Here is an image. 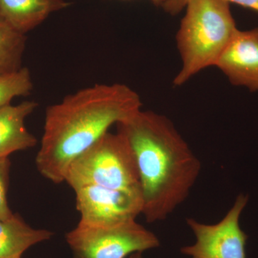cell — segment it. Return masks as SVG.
Here are the masks:
<instances>
[{"label":"cell","instance_id":"obj_2","mask_svg":"<svg viewBox=\"0 0 258 258\" xmlns=\"http://www.w3.org/2000/svg\"><path fill=\"white\" fill-rule=\"evenodd\" d=\"M138 93L120 83L96 84L64 97L47 108L37 170L55 184L69 166L113 124L142 109Z\"/></svg>","mask_w":258,"mask_h":258},{"label":"cell","instance_id":"obj_6","mask_svg":"<svg viewBox=\"0 0 258 258\" xmlns=\"http://www.w3.org/2000/svg\"><path fill=\"white\" fill-rule=\"evenodd\" d=\"M247 202L248 196L239 195L221 221L213 225L186 219L196 242L181 247V253L191 258H246L247 235L241 230L239 221Z\"/></svg>","mask_w":258,"mask_h":258},{"label":"cell","instance_id":"obj_12","mask_svg":"<svg viewBox=\"0 0 258 258\" xmlns=\"http://www.w3.org/2000/svg\"><path fill=\"white\" fill-rule=\"evenodd\" d=\"M26 39L25 34L0 20V75L21 69Z\"/></svg>","mask_w":258,"mask_h":258},{"label":"cell","instance_id":"obj_7","mask_svg":"<svg viewBox=\"0 0 258 258\" xmlns=\"http://www.w3.org/2000/svg\"><path fill=\"white\" fill-rule=\"evenodd\" d=\"M80 225L104 226L136 220L143 208L141 191L86 186L74 190Z\"/></svg>","mask_w":258,"mask_h":258},{"label":"cell","instance_id":"obj_10","mask_svg":"<svg viewBox=\"0 0 258 258\" xmlns=\"http://www.w3.org/2000/svg\"><path fill=\"white\" fill-rule=\"evenodd\" d=\"M70 5L66 0H0V20L25 35Z\"/></svg>","mask_w":258,"mask_h":258},{"label":"cell","instance_id":"obj_14","mask_svg":"<svg viewBox=\"0 0 258 258\" xmlns=\"http://www.w3.org/2000/svg\"><path fill=\"white\" fill-rule=\"evenodd\" d=\"M10 169V159L8 158L0 159V220H9L14 215L9 208L7 198Z\"/></svg>","mask_w":258,"mask_h":258},{"label":"cell","instance_id":"obj_16","mask_svg":"<svg viewBox=\"0 0 258 258\" xmlns=\"http://www.w3.org/2000/svg\"><path fill=\"white\" fill-rule=\"evenodd\" d=\"M224 1L227 2L229 4L234 3V4L240 5L244 8L258 12V0H224Z\"/></svg>","mask_w":258,"mask_h":258},{"label":"cell","instance_id":"obj_11","mask_svg":"<svg viewBox=\"0 0 258 258\" xmlns=\"http://www.w3.org/2000/svg\"><path fill=\"white\" fill-rule=\"evenodd\" d=\"M52 235L50 231L32 228L14 214L9 220H0V258H21L27 249Z\"/></svg>","mask_w":258,"mask_h":258},{"label":"cell","instance_id":"obj_17","mask_svg":"<svg viewBox=\"0 0 258 258\" xmlns=\"http://www.w3.org/2000/svg\"><path fill=\"white\" fill-rule=\"evenodd\" d=\"M129 258H143L142 252H135V253L132 254Z\"/></svg>","mask_w":258,"mask_h":258},{"label":"cell","instance_id":"obj_18","mask_svg":"<svg viewBox=\"0 0 258 258\" xmlns=\"http://www.w3.org/2000/svg\"><path fill=\"white\" fill-rule=\"evenodd\" d=\"M152 1H154V3H159V2H160L161 0H152Z\"/></svg>","mask_w":258,"mask_h":258},{"label":"cell","instance_id":"obj_4","mask_svg":"<svg viewBox=\"0 0 258 258\" xmlns=\"http://www.w3.org/2000/svg\"><path fill=\"white\" fill-rule=\"evenodd\" d=\"M64 181L76 190L86 186L141 191L135 158L125 139L106 133L69 166Z\"/></svg>","mask_w":258,"mask_h":258},{"label":"cell","instance_id":"obj_9","mask_svg":"<svg viewBox=\"0 0 258 258\" xmlns=\"http://www.w3.org/2000/svg\"><path fill=\"white\" fill-rule=\"evenodd\" d=\"M37 106V102L27 101L0 107V159L36 145L37 139L27 130L25 120Z\"/></svg>","mask_w":258,"mask_h":258},{"label":"cell","instance_id":"obj_13","mask_svg":"<svg viewBox=\"0 0 258 258\" xmlns=\"http://www.w3.org/2000/svg\"><path fill=\"white\" fill-rule=\"evenodd\" d=\"M32 88L33 83L28 68L0 75V107L10 104L16 97L28 96Z\"/></svg>","mask_w":258,"mask_h":258},{"label":"cell","instance_id":"obj_5","mask_svg":"<svg viewBox=\"0 0 258 258\" xmlns=\"http://www.w3.org/2000/svg\"><path fill=\"white\" fill-rule=\"evenodd\" d=\"M75 258H125L157 248L160 242L136 220L113 225H78L66 236Z\"/></svg>","mask_w":258,"mask_h":258},{"label":"cell","instance_id":"obj_8","mask_svg":"<svg viewBox=\"0 0 258 258\" xmlns=\"http://www.w3.org/2000/svg\"><path fill=\"white\" fill-rule=\"evenodd\" d=\"M217 69L231 84L258 91V28L237 30L217 61Z\"/></svg>","mask_w":258,"mask_h":258},{"label":"cell","instance_id":"obj_15","mask_svg":"<svg viewBox=\"0 0 258 258\" xmlns=\"http://www.w3.org/2000/svg\"><path fill=\"white\" fill-rule=\"evenodd\" d=\"M189 1L190 0H166L164 3V8L166 13L175 15L186 8Z\"/></svg>","mask_w":258,"mask_h":258},{"label":"cell","instance_id":"obj_1","mask_svg":"<svg viewBox=\"0 0 258 258\" xmlns=\"http://www.w3.org/2000/svg\"><path fill=\"white\" fill-rule=\"evenodd\" d=\"M116 125L135 158L142 215L149 223L166 220L189 196L200 159L165 115L141 109Z\"/></svg>","mask_w":258,"mask_h":258},{"label":"cell","instance_id":"obj_3","mask_svg":"<svg viewBox=\"0 0 258 258\" xmlns=\"http://www.w3.org/2000/svg\"><path fill=\"white\" fill-rule=\"evenodd\" d=\"M186 8L176 34L181 66L173 81L175 86L216 66L238 30L230 4L224 0H190Z\"/></svg>","mask_w":258,"mask_h":258}]
</instances>
